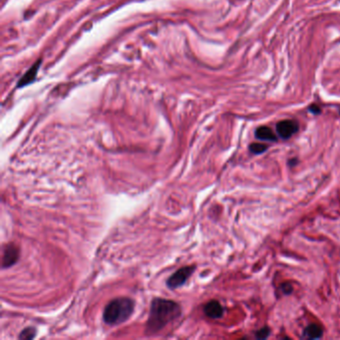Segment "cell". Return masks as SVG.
I'll use <instances>...</instances> for the list:
<instances>
[{
  "instance_id": "3",
  "label": "cell",
  "mask_w": 340,
  "mask_h": 340,
  "mask_svg": "<svg viewBox=\"0 0 340 340\" xmlns=\"http://www.w3.org/2000/svg\"><path fill=\"white\" fill-rule=\"evenodd\" d=\"M195 269H196L195 266H188L177 271L167 280L168 288L175 289L183 287L187 282V280L193 274V272H195Z\"/></svg>"
},
{
  "instance_id": "8",
  "label": "cell",
  "mask_w": 340,
  "mask_h": 340,
  "mask_svg": "<svg viewBox=\"0 0 340 340\" xmlns=\"http://www.w3.org/2000/svg\"><path fill=\"white\" fill-rule=\"evenodd\" d=\"M255 136L259 141H269V142H276L277 138L274 135L272 130L267 126L258 127L255 130Z\"/></svg>"
},
{
  "instance_id": "9",
  "label": "cell",
  "mask_w": 340,
  "mask_h": 340,
  "mask_svg": "<svg viewBox=\"0 0 340 340\" xmlns=\"http://www.w3.org/2000/svg\"><path fill=\"white\" fill-rule=\"evenodd\" d=\"M305 334L309 339H319L323 337V330L317 324H310L305 329Z\"/></svg>"
},
{
  "instance_id": "13",
  "label": "cell",
  "mask_w": 340,
  "mask_h": 340,
  "mask_svg": "<svg viewBox=\"0 0 340 340\" xmlns=\"http://www.w3.org/2000/svg\"><path fill=\"white\" fill-rule=\"evenodd\" d=\"M281 291H282V293H285V294H290L291 292H292V290H293V289H292V286L291 285H289V283H282V285H281Z\"/></svg>"
},
{
  "instance_id": "5",
  "label": "cell",
  "mask_w": 340,
  "mask_h": 340,
  "mask_svg": "<svg viewBox=\"0 0 340 340\" xmlns=\"http://www.w3.org/2000/svg\"><path fill=\"white\" fill-rule=\"evenodd\" d=\"M19 257V250L14 244H8L3 252L2 257V268H9L17 261Z\"/></svg>"
},
{
  "instance_id": "11",
  "label": "cell",
  "mask_w": 340,
  "mask_h": 340,
  "mask_svg": "<svg viewBox=\"0 0 340 340\" xmlns=\"http://www.w3.org/2000/svg\"><path fill=\"white\" fill-rule=\"evenodd\" d=\"M36 335V329L34 327H27L19 335L20 339H32Z\"/></svg>"
},
{
  "instance_id": "14",
  "label": "cell",
  "mask_w": 340,
  "mask_h": 340,
  "mask_svg": "<svg viewBox=\"0 0 340 340\" xmlns=\"http://www.w3.org/2000/svg\"><path fill=\"white\" fill-rule=\"evenodd\" d=\"M308 111L313 115H319L321 113V109L319 106H317L316 104H312L308 107Z\"/></svg>"
},
{
  "instance_id": "15",
  "label": "cell",
  "mask_w": 340,
  "mask_h": 340,
  "mask_svg": "<svg viewBox=\"0 0 340 340\" xmlns=\"http://www.w3.org/2000/svg\"><path fill=\"white\" fill-rule=\"evenodd\" d=\"M297 162H298V160H297V159H292L291 161H289V164H291L290 166H292V167H293V166H295V165L297 164Z\"/></svg>"
},
{
  "instance_id": "6",
  "label": "cell",
  "mask_w": 340,
  "mask_h": 340,
  "mask_svg": "<svg viewBox=\"0 0 340 340\" xmlns=\"http://www.w3.org/2000/svg\"><path fill=\"white\" fill-rule=\"evenodd\" d=\"M41 62H42V59L37 60V61L29 68V70L26 71V73L20 78L19 82H18L17 88L25 87V86L31 84L32 82H34V80H35V78H36V76H37V73H38V70H39V68H40V66H41Z\"/></svg>"
},
{
  "instance_id": "10",
  "label": "cell",
  "mask_w": 340,
  "mask_h": 340,
  "mask_svg": "<svg viewBox=\"0 0 340 340\" xmlns=\"http://www.w3.org/2000/svg\"><path fill=\"white\" fill-rule=\"evenodd\" d=\"M250 150H251L252 153L258 155V154H262V153L266 152V151L268 150V146L263 145V144H259V143H254L250 146Z\"/></svg>"
},
{
  "instance_id": "7",
  "label": "cell",
  "mask_w": 340,
  "mask_h": 340,
  "mask_svg": "<svg viewBox=\"0 0 340 340\" xmlns=\"http://www.w3.org/2000/svg\"><path fill=\"white\" fill-rule=\"evenodd\" d=\"M204 312L207 317L217 319V318H220L222 316L223 308L219 301L213 300V301L207 302V304L204 306Z\"/></svg>"
},
{
  "instance_id": "1",
  "label": "cell",
  "mask_w": 340,
  "mask_h": 340,
  "mask_svg": "<svg viewBox=\"0 0 340 340\" xmlns=\"http://www.w3.org/2000/svg\"><path fill=\"white\" fill-rule=\"evenodd\" d=\"M180 306L171 299L155 298L151 304L146 333L154 334L181 315Z\"/></svg>"
},
{
  "instance_id": "2",
  "label": "cell",
  "mask_w": 340,
  "mask_h": 340,
  "mask_svg": "<svg viewBox=\"0 0 340 340\" xmlns=\"http://www.w3.org/2000/svg\"><path fill=\"white\" fill-rule=\"evenodd\" d=\"M135 302L128 297H118L111 300L106 306L103 319L108 325H119L134 312Z\"/></svg>"
},
{
  "instance_id": "4",
  "label": "cell",
  "mask_w": 340,
  "mask_h": 340,
  "mask_svg": "<svg viewBox=\"0 0 340 340\" xmlns=\"http://www.w3.org/2000/svg\"><path fill=\"white\" fill-rule=\"evenodd\" d=\"M298 129L299 127L297 122L293 120H283L276 124V133L283 140L291 138L295 133H297Z\"/></svg>"
},
{
  "instance_id": "16",
  "label": "cell",
  "mask_w": 340,
  "mask_h": 340,
  "mask_svg": "<svg viewBox=\"0 0 340 340\" xmlns=\"http://www.w3.org/2000/svg\"><path fill=\"white\" fill-rule=\"evenodd\" d=\"M339 113H340V112H339Z\"/></svg>"
},
{
  "instance_id": "12",
  "label": "cell",
  "mask_w": 340,
  "mask_h": 340,
  "mask_svg": "<svg viewBox=\"0 0 340 340\" xmlns=\"http://www.w3.org/2000/svg\"><path fill=\"white\" fill-rule=\"evenodd\" d=\"M271 334V329L268 326H264L261 329H259L256 333H255V337L257 339H267Z\"/></svg>"
}]
</instances>
